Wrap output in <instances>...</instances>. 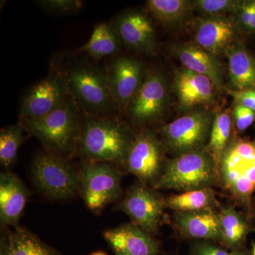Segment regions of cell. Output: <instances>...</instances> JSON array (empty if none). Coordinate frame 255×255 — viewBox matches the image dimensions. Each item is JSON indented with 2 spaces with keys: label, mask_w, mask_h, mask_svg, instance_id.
<instances>
[{
  "label": "cell",
  "mask_w": 255,
  "mask_h": 255,
  "mask_svg": "<svg viewBox=\"0 0 255 255\" xmlns=\"http://www.w3.org/2000/svg\"><path fill=\"white\" fill-rule=\"evenodd\" d=\"M50 68L63 78L83 117L113 116L118 107L111 95L105 69L77 53L55 55Z\"/></svg>",
  "instance_id": "1"
},
{
  "label": "cell",
  "mask_w": 255,
  "mask_h": 255,
  "mask_svg": "<svg viewBox=\"0 0 255 255\" xmlns=\"http://www.w3.org/2000/svg\"><path fill=\"white\" fill-rule=\"evenodd\" d=\"M135 137L113 116L83 117L78 155L82 160L124 167Z\"/></svg>",
  "instance_id": "2"
},
{
  "label": "cell",
  "mask_w": 255,
  "mask_h": 255,
  "mask_svg": "<svg viewBox=\"0 0 255 255\" xmlns=\"http://www.w3.org/2000/svg\"><path fill=\"white\" fill-rule=\"evenodd\" d=\"M83 115L72 97L45 117H19L26 132L36 137L48 152L71 159L78 154Z\"/></svg>",
  "instance_id": "3"
},
{
  "label": "cell",
  "mask_w": 255,
  "mask_h": 255,
  "mask_svg": "<svg viewBox=\"0 0 255 255\" xmlns=\"http://www.w3.org/2000/svg\"><path fill=\"white\" fill-rule=\"evenodd\" d=\"M219 182L218 166L205 150L187 152L167 161L155 189L179 193L212 187Z\"/></svg>",
  "instance_id": "4"
},
{
  "label": "cell",
  "mask_w": 255,
  "mask_h": 255,
  "mask_svg": "<svg viewBox=\"0 0 255 255\" xmlns=\"http://www.w3.org/2000/svg\"><path fill=\"white\" fill-rule=\"evenodd\" d=\"M219 182L223 190L241 204H249L255 192V142H231L219 166Z\"/></svg>",
  "instance_id": "5"
},
{
  "label": "cell",
  "mask_w": 255,
  "mask_h": 255,
  "mask_svg": "<svg viewBox=\"0 0 255 255\" xmlns=\"http://www.w3.org/2000/svg\"><path fill=\"white\" fill-rule=\"evenodd\" d=\"M124 172L107 162L82 160L79 167V192L89 209L100 212L123 196Z\"/></svg>",
  "instance_id": "6"
},
{
  "label": "cell",
  "mask_w": 255,
  "mask_h": 255,
  "mask_svg": "<svg viewBox=\"0 0 255 255\" xmlns=\"http://www.w3.org/2000/svg\"><path fill=\"white\" fill-rule=\"evenodd\" d=\"M31 172L37 189L50 199L67 200L79 192V168L71 159L42 152L33 159Z\"/></svg>",
  "instance_id": "7"
},
{
  "label": "cell",
  "mask_w": 255,
  "mask_h": 255,
  "mask_svg": "<svg viewBox=\"0 0 255 255\" xmlns=\"http://www.w3.org/2000/svg\"><path fill=\"white\" fill-rule=\"evenodd\" d=\"M150 186L137 182L129 188L117 210L125 213L131 222L148 233L155 235L165 209L164 198Z\"/></svg>",
  "instance_id": "8"
},
{
  "label": "cell",
  "mask_w": 255,
  "mask_h": 255,
  "mask_svg": "<svg viewBox=\"0 0 255 255\" xmlns=\"http://www.w3.org/2000/svg\"><path fill=\"white\" fill-rule=\"evenodd\" d=\"M70 97L63 78L50 68L48 75L33 84L23 96L20 104V117L41 118L59 108Z\"/></svg>",
  "instance_id": "9"
},
{
  "label": "cell",
  "mask_w": 255,
  "mask_h": 255,
  "mask_svg": "<svg viewBox=\"0 0 255 255\" xmlns=\"http://www.w3.org/2000/svg\"><path fill=\"white\" fill-rule=\"evenodd\" d=\"M165 163L162 144L152 132L144 130L135 135L124 167L139 182L152 187Z\"/></svg>",
  "instance_id": "10"
},
{
  "label": "cell",
  "mask_w": 255,
  "mask_h": 255,
  "mask_svg": "<svg viewBox=\"0 0 255 255\" xmlns=\"http://www.w3.org/2000/svg\"><path fill=\"white\" fill-rule=\"evenodd\" d=\"M212 125L209 117L194 112L179 117L162 128L166 145L178 155L205 150Z\"/></svg>",
  "instance_id": "11"
},
{
  "label": "cell",
  "mask_w": 255,
  "mask_h": 255,
  "mask_svg": "<svg viewBox=\"0 0 255 255\" xmlns=\"http://www.w3.org/2000/svg\"><path fill=\"white\" fill-rule=\"evenodd\" d=\"M107 84L117 107L127 110L143 82V67L136 59L121 57L110 61L105 68Z\"/></svg>",
  "instance_id": "12"
},
{
  "label": "cell",
  "mask_w": 255,
  "mask_h": 255,
  "mask_svg": "<svg viewBox=\"0 0 255 255\" xmlns=\"http://www.w3.org/2000/svg\"><path fill=\"white\" fill-rule=\"evenodd\" d=\"M166 100L167 87L162 75L150 74L132 97L127 110L137 123H147L160 117Z\"/></svg>",
  "instance_id": "13"
},
{
  "label": "cell",
  "mask_w": 255,
  "mask_h": 255,
  "mask_svg": "<svg viewBox=\"0 0 255 255\" xmlns=\"http://www.w3.org/2000/svg\"><path fill=\"white\" fill-rule=\"evenodd\" d=\"M104 237L115 255H158L160 244L132 222L107 230Z\"/></svg>",
  "instance_id": "14"
},
{
  "label": "cell",
  "mask_w": 255,
  "mask_h": 255,
  "mask_svg": "<svg viewBox=\"0 0 255 255\" xmlns=\"http://www.w3.org/2000/svg\"><path fill=\"white\" fill-rule=\"evenodd\" d=\"M29 193L21 179L12 172L0 174V221L4 226H18Z\"/></svg>",
  "instance_id": "15"
},
{
  "label": "cell",
  "mask_w": 255,
  "mask_h": 255,
  "mask_svg": "<svg viewBox=\"0 0 255 255\" xmlns=\"http://www.w3.org/2000/svg\"><path fill=\"white\" fill-rule=\"evenodd\" d=\"M112 24L121 41L135 49L151 51L155 46V31L150 18L139 11L119 15Z\"/></svg>",
  "instance_id": "16"
},
{
  "label": "cell",
  "mask_w": 255,
  "mask_h": 255,
  "mask_svg": "<svg viewBox=\"0 0 255 255\" xmlns=\"http://www.w3.org/2000/svg\"><path fill=\"white\" fill-rule=\"evenodd\" d=\"M173 219L184 237L219 242V212L214 209L174 212Z\"/></svg>",
  "instance_id": "17"
},
{
  "label": "cell",
  "mask_w": 255,
  "mask_h": 255,
  "mask_svg": "<svg viewBox=\"0 0 255 255\" xmlns=\"http://www.w3.org/2000/svg\"><path fill=\"white\" fill-rule=\"evenodd\" d=\"M214 82L211 79L184 69L177 74L175 87L182 107L190 108L209 103L214 96Z\"/></svg>",
  "instance_id": "18"
},
{
  "label": "cell",
  "mask_w": 255,
  "mask_h": 255,
  "mask_svg": "<svg viewBox=\"0 0 255 255\" xmlns=\"http://www.w3.org/2000/svg\"><path fill=\"white\" fill-rule=\"evenodd\" d=\"M219 216V243L230 251H242V246L250 232L246 218L231 205L220 208Z\"/></svg>",
  "instance_id": "19"
},
{
  "label": "cell",
  "mask_w": 255,
  "mask_h": 255,
  "mask_svg": "<svg viewBox=\"0 0 255 255\" xmlns=\"http://www.w3.org/2000/svg\"><path fill=\"white\" fill-rule=\"evenodd\" d=\"M234 29L231 21L223 18H209L201 23L196 31V41L201 48L219 53L232 41Z\"/></svg>",
  "instance_id": "20"
},
{
  "label": "cell",
  "mask_w": 255,
  "mask_h": 255,
  "mask_svg": "<svg viewBox=\"0 0 255 255\" xmlns=\"http://www.w3.org/2000/svg\"><path fill=\"white\" fill-rule=\"evenodd\" d=\"M121 38L112 23H101L95 26L89 41L77 53H87L95 60H101L119 51Z\"/></svg>",
  "instance_id": "21"
},
{
  "label": "cell",
  "mask_w": 255,
  "mask_h": 255,
  "mask_svg": "<svg viewBox=\"0 0 255 255\" xmlns=\"http://www.w3.org/2000/svg\"><path fill=\"white\" fill-rule=\"evenodd\" d=\"M164 206L174 212H186L201 210L214 209L219 203L212 187L185 191L164 198Z\"/></svg>",
  "instance_id": "22"
},
{
  "label": "cell",
  "mask_w": 255,
  "mask_h": 255,
  "mask_svg": "<svg viewBox=\"0 0 255 255\" xmlns=\"http://www.w3.org/2000/svg\"><path fill=\"white\" fill-rule=\"evenodd\" d=\"M179 58L186 69L208 77L214 85L220 87L222 82L219 63L212 55L194 46L184 47L179 52Z\"/></svg>",
  "instance_id": "23"
},
{
  "label": "cell",
  "mask_w": 255,
  "mask_h": 255,
  "mask_svg": "<svg viewBox=\"0 0 255 255\" xmlns=\"http://www.w3.org/2000/svg\"><path fill=\"white\" fill-rule=\"evenodd\" d=\"M6 235L11 255H60L27 228L18 226Z\"/></svg>",
  "instance_id": "24"
},
{
  "label": "cell",
  "mask_w": 255,
  "mask_h": 255,
  "mask_svg": "<svg viewBox=\"0 0 255 255\" xmlns=\"http://www.w3.org/2000/svg\"><path fill=\"white\" fill-rule=\"evenodd\" d=\"M230 78L239 92L255 90V62L243 49L234 50L228 58Z\"/></svg>",
  "instance_id": "25"
},
{
  "label": "cell",
  "mask_w": 255,
  "mask_h": 255,
  "mask_svg": "<svg viewBox=\"0 0 255 255\" xmlns=\"http://www.w3.org/2000/svg\"><path fill=\"white\" fill-rule=\"evenodd\" d=\"M232 131V120L227 112L216 115L210 132L209 141L205 150L214 159L217 166L223 152L229 145Z\"/></svg>",
  "instance_id": "26"
},
{
  "label": "cell",
  "mask_w": 255,
  "mask_h": 255,
  "mask_svg": "<svg viewBox=\"0 0 255 255\" xmlns=\"http://www.w3.org/2000/svg\"><path fill=\"white\" fill-rule=\"evenodd\" d=\"M24 132L19 123L1 129L0 163L4 168H9L16 162L18 149L25 139Z\"/></svg>",
  "instance_id": "27"
},
{
  "label": "cell",
  "mask_w": 255,
  "mask_h": 255,
  "mask_svg": "<svg viewBox=\"0 0 255 255\" xmlns=\"http://www.w3.org/2000/svg\"><path fill=\"white\" fill-rule=\"evenodd\" d=\"M147 8L151 14L162 22H173L187 14L189 2L184 0H149Z\"/></svg>",
  "instance_id": "28"
},
{
  "label": "cell",
  "mask_w": 255,
  "mask_h": 255,
  "mask_svg": "<svg viewBox=\"0 0 255 255\" xmlns=\"http://www.w3.org/2000/svg\"><path fill=\"white\" fill-rule=\"evenodd\" d=\"M35 2L46 12L59 15L75 14L83 6V2L78 0H41Z\"/></svg>",
  "instance_id": "29"
},
{
  "label": "cell",
  "mask_w": 255,
  "mask_h": 255,
  "mask_svg": "<svg viewBox=\"0 0 255 255\" xmlns=\"http://www.w3.org/2000/svg\"><path fill=\"white\" fill-rule=\"evenodd\" d=\"M191 255H251L244 251H230L215 244L212 241H203L191 247Z\"/></svg>",
  "instance_id": "30"
},
{
  "label": "cell",
  "mask_w": 255,
  "mask_h": 255,
  "mask_svg": "<svg viewBox=\"0 0 255 255\" xmlns=\"http://www.w3.org/2000/svg\"><path fill=\"white\" fill-rule=\"evenodd\" d=\"M235 123L239 131H244L251 127L255 119V112L238 104L234 109Z\"/></svg>",
  "instance_id": "31"
},
{
  "label": "cell",
  "mask_w": 255,
  "mask_h": 255,
  "mask_svg": "<svg viewBox=\"0 0 255 255\" xmlns=\"http://www.w3.org/2000/svg\"><path fill=\"white\" fill-rule=\"evenodd\" d=\"M199 9L208 14H219L231 9L233 1L229 0H200L196 1Z\"/></svg>",
  "instance_id": "32"
},
{
  "label": "cell",
  "mask_w": 255,
  "mask_h": 255,
  "mask_svg": "<svg viewBox=\"0 0 255 255\" xmlns=\"http://www.w3.org/2000/svg\"><path fill=\"white\" fill-rule=\"evenodd\" d=\"M240 18L244 26L251 28L252 19H253V7H252L251 1L243 5L240 11Z\"/></svg>",
  "instance_id": "33"
},
{
  "label": "cell",
  "mask_w": 255,
  "mask_h": 255,
  "mask_svg": "<svg viewBox=\"0 0 255 255\" xmlns=\"http://www.w3.org/2000/svg\"><path fill=\"white\" fill-rule=\"evenodd\" d=\"M236 100L239 102L241 105L244 106L247 108L250 109L255 112V100L253 97L246 95L243 92H238L236 93Z\"/></svg>",
  "instance_id": "34"
},
{
  "label": "cell",
  "mask_w": 255,
  "mask_h": 255,
  "mask_svg": "<svg viewBox=\"0 0 255 255\" xmlns=\"http://www.w3.org/2000/svg\"><path fill=\"white\" fill-rule=\"evenodd\" d=\"M0 255H11L6 234L1 236V243H0Z\"/></svg>",
  "instance_id": "35"
},
{
  "label": "cell",
  "mask_w": 255,
  "mask_h": 255,
  "mask_svg": "<svg viewBox=\"0 0 255 255\" xmlns=\"http://www.w3.org/2000/svg\"><path fill=\"white\" fill-rule=\"evenodd\" d=\"M252 7H253V19H252V23L251 29L255 30V1H251Z\"/></svg>",
  "instance_id": "36"
},
{
  "label": "cell",
  "mask_w": 255,
  "mask_h": 255,
  "mask_svg": "<svg viewBox=\"0 0 255 255\" xmlns=\"http://www.w3.org/2000/svg\"><path fill=\"white\" fill-rule=\"evenodd\" d=\"M246 95L250 96V97H253L255 100V90H246V91H241Z\"/></svg>",
  "instance_id": "37"
},
{
  "label": "cell",
  "mask_w": 255,
  "mask_h": 255,
  "mask_svg": "<svg viewBox=\"0 0 255 255\" xmlns=\"http://www.w3.org/2000/svg\"><path fill=\"white\" fill-rule=\"evenodd\" d=\"M108 255L107 253H104V252L98 251L95 252V253H92L91 255Z\"/></svg>",
  "instance_id": "38"
},
{
  "label": "cell",
  "mask_w": 255,
  "mask_h": 255,
  "mask_svg": "<svg viewBox=\"0 0 255 255\" xmlns=\"http://www.w3.org/2000/svg\"><path fill=\"white\" fill-rule=\"evenodd\" d=\"M253 255H255V244L253 246Z\"/></svg>",
  "instance_id": "39"
}]
</instances>
